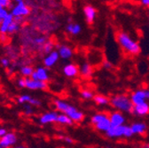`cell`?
Segmentation results:
<instances>
[{"label":"cell","mask_w":149,"mask_h":148,"mask_svg":"<svg viewBox=\"0 0 149 148\" xmlns=\"http://www.w3.org/2000/svg\"><path fill=\"white\" fill-rule=\"evenodd\" d=\"M14 148H27V147H25L23 145H18V146H15Z\"/></svg>","instance_id":"39"},{"label":"cell","mask_w":149,"mask_h":148,"mask_svg":"<svg viewBox=\"0 0 149 148\" xmlns=\"http://www.w3.org/2000/svg\"><path fill=\"white\" fill-rule=\"evenodd\" d=\"M146 99H147L146 90H139L133 92L132 96H130V101H132L133 106H137V105L145 103Z\"/></svg>","instance_id":"10"},{"label":"cell","mask_w":149,"mask_h":148,"mask_svg":"<svg viewBox=\"0 0 149 148\" xmlns=\"http://www.w3.org/2000/svg\"><path fill=\"white\" fill-rule=\"evenodd\" d=\"M9 41V38L7 34H2L0 33V42L3 44H7Z\"/></svg>","instance_id":"34"},{"label":"cell","mask_w":149,"mask_h":148,"mask_svg":"<svg viewBox=\"0 0 149 148\" xmlns=\"http://www.w3.org/2000/svg\"><path fill=\"white\" fill-rule=\"evenodd\" d=\"M79 73L84 77H90L92 75V67L90 64L84 63L79 69Z\"/></svg>","instance_id":"23"},{"label":"cell","mask_w":149,"mask_h":148,"mask_svg":"<svg viewBox=\"0 0 149 148\" xmlns=\"http://www.w3.org/2000/svg\"><path fill=\"white\" fill-rule=\"evenodd\" d=\"M48 87L47 83L41 82L37 80H33L32 78H27L26 83V88L31 90H46Z\"/></svg>","instance_id":"11"},{"label":"cell","mask_w":149,"mask_h":148,"mask_svg":"<svg viewBox=\"0 0 149 148\" xmlns=\"http://www.w3.org/2000/svg\"><path fill=\"white\" fill-rule=\"evenodd\" d=\"M10 13L13 16V18L25 19L31 13V8L29 6V3H26L22 0H17L10 9Z\"/></svg>","instance_id":"2"},{"label":"cell","mask_w":149,"mask_h":148,"mask_svg":"<svg viewBox=\"0 0 149 148\" xmlns=\"http://www.w3.org/2000/svg\"><path fill=\"white\" fill-rule=\"evenodd\" d=\"M31 96L29 95H27V94H24V95H21V96H19L18 99H17V101L19 104H21V105H24V104H29V100L31 99Z\"/></svg>","instance_id":"28"},{"label":"cell","mask_w":149,"mask_h":148,"mask_svg":"<svg viewBox=\"0 0 149 148\" xmlns=\"http://www.w3.org/2000/svg\"><path fill=\"white\" fill-rule=\"evenodd\" d=\"M57 122L60 124H63V125H72L73 124V121L65 114H59Z\"/></svg>","instance_id":"26"},{"label":"cell","mask_w":149,"mask_h":148,"mask_svg":"<svg viewBox=\"0 0 149 148\" xmlns=\"http://www.w3.org/2000/svg\"><path fill=\"white\" fill-rule=\"evenodd\" d=\"M17 142V136L13 132H7L3 138H0V145L3 148H10Z\"/></svg>","instance_id":"7"},{"label":"cell","mask_w":149,"mask_h":148,"mask_svg":"<svg viewBox=\"0 0 149 148\" xmlns=\"http://www.w3.org/2000/svg\"><path fill=\"white\" fill-rule=\"evenodd\" d=\"M130 128H132V131L133 134H143L146 131V125L142 122L133 123L132 126H130Z\"/></svg>","instance_id":"22"},{"label":"cell","mask_w":149,"mask_h":148,"mask_svg":"<svg viewBox=\"0 0 149 148\" xmlns=\"http://www.w3.org/2000/svg\"><path fill=\"white\" fill-rule=\"evenodd\" d=\"M91 122L94 124L97 129L100 131L107 132L111 127V122L109 116L104 113L96 114L91 117Z\"/></svg>","instance_id":"4"},{"label":"cell","mask_w":149,"mask_h":148,"mask_svg":"<svg viewBox=\"0 0 149 148\" xmlns=\"http://www.w3.org/2000/svg\"><path fill=\"white\" fill-rule=\"evenodd\" d=\"M141 3H142L144 6H148V7H149V0H142Z\"/></svg>","instance_id":"38"},{"label":"cell","mask_w":149,"mask_h":148,"mask_svg":"<svg viewBox=\"0 0 149 148\" xmlns=\"http://www.w3.org/2000/svg\"><path fill=\"white\" fill-rule=\"evenodd\" d=\"M59 138L65 141V142H67V143H69V144L73 143V139L71 138H68V137H59Z\"/></svg>","instance_id":"35"},{"label":"cell","mask_w":149,"mask_h":148,"mask_svg":"<svg viewBox=\"0 0 149 148\" xmlns=\"http://www.w3.org/2000/svg\"><path fill=\"white\" fill-rule=\"evenodd\" d=\"M81 96L84 99H92L93 98H94V95H93V93H92L91 90H82Z\"/></svg>","instance_id":"29"},{"label":"cell","mask_w":149,"mask_h":148,"mask_svg":"<svg viewBox=\"0 0 149 148\" xmlns=\"http://www.w3.org/2000/svg\"><path fill=\"white\" fill-rule=\"evenodd\" d=\"M93 99H94V101L100 106H104V105H107L108 103H110V100L103 95H96L94 96Z\"/></svg>","instance_id":"27"},{"label":"cell","mask_w":149,"mask_h":148,"mask_svg":"<svg viewBox=\"0 0 149 148\" xmlns=\"http://www.w3.org/2000/svg\"><path fill=\"white\" fill-rule=\"evenodd\" d=\"M84 13L86 18V21L88 23H92L95 20L96 17V10L93 8L91 6H86L84 8Z\"/></svg>","instance_id":"18"},{"label":"cell","mask_w":149,"mask_h":148,"mask_svg":"<svg viewBox=\"0 0 149 148\" xmlns=\"http://www.w3.org/2000/svg\"><path fill=\"white\" fill-rule=\"evenodd\" d=\"M63 74L68 77H74L79 74V68L74 64H68L63 67Z\"/></svg>","instance_id":"14"},{"label":"cell","mask_w":149,"mask_h":148,"mask_svg":"<svg viewBox=\"0 0 149 148\" xmlns=\"http://www.w3.org/2000/svg\"><path fill=\"white\" fill-rule=\"evenodd\" d=\"M59 58H60V55L57 51H53L51 53H49L48 55H46L43 60L45 67H46V68L52 67L56 63L58 62Z\"/></svg>","instance_id":"9"},{"label":"cell","mask_w":149,"mask_h":148,"mask_svg":"<svg viewBox=\"0 0 149 148\" xmlns=\"http://www.w3.org/2000/svg\"><path fill=\"white\" fill-rule=\"evenodd\" d=\"M7 133V131L5 128H0V138H3Z\"/></svg>","instance_id":"37"},{"label":"cell","mask_w":149,"mask_h":148,"mask_svg":"<svg viewBox=\"0 0 149 148\" xmlns=\"http://www.w3.org/2000/svg\"><path fill=\"white\" fill-rule=\"evenodd\" d=\"M111 105L115 108L118 109L119 111H123V112L130 113L133 111V104L125 95H118L114 98H112L110 100Z\"/></svg>","instance_id":"3"},{"label":"cell","mask_w":149,"mask_h":148,"mask_svg":"<svg viewBox=\"0 0 149 148\" xmlns=\"http://www.w3.org/2000/svg\"><path fill=\"white\" fill-rule=\"evenodd\" d=\"M0 148H3V147H2V146H1V145H0Z\"/></svg>","instance_id":"41"},{"label":"cell","mask_w":149,"mask_h":148,"mask_svg":"<svg viewBox=\"0 0 149 148\" xmlns=\"http://www.w3.org/2000/svg\"><path fill=\"white\" fill-rule=\"evenodd\" d=\"M10 13V11L6 8H0V23L3 22L5 18Z\"/></svg>","instance_id":"31"},{"label":"cell","mask_w":149,"mask_h":148,"mask_svg":"<svg viewBox=\"0 0 149 148\" xmlns=\"http://www.w3.org/2000/svg\"><path fill=\"white\" fill-rule=\"evenodd\" d=\"M0 63H1V65L4 67L8 68L11 66V60L8 57H3V58H1V60H0Z\"/></svg>","instance_id":"32"},{"label":"cell","mask_w":149,"mask_h":148,"mask_svg":"<svg viewBox=\"0 0 149 148\" xmlns=\"http://www.w3.org/2000/svg\"><path fill=\"white\" fill-rule=\"evenodd\" d=\"M33 80H37L41 82H47L49 80V73L48 69L45 67H38L34 70L31 77Z\"/></svg>","instance_id":"6"},{"label":"cell","mask_w":149,"mask_h":148,"mask_svg":"<svg viewBox=\"0 0 149 148\" xmlns=\"http://www.w3.org/2000/svg\"><path fill=\"white\" fill-rule=\"evenodd\" d=\"M117 40L119 42V44H121V46L127 51L129 53L132 54H139L140 51V47L139 45V44L137 42H135L130 36L126 34V33H119L117 35Z\"/></svg>","instance_id":"1"},{"label":"cell","mask_w":149,"mask_h":148,"mask_svg":"<svg viewBox=\"0 0 149 148\" xmlns=\"http://www.w3.org/2000/svg\"><path fill=\"white\" fill-rule=\"evenodd\" d=\"M132 112L135 115H139V116L146 115L149 114V105L146 102H145V103H142V104L134 106Z\"/></svg>","instance_id":"17"},{"label":"cell","mask_w":149,"mask_h":148,"mask_svg":"<svg viewBox=\"0 0 149 148\" xmlns=\"http://www.w3.org/2000/svg\"><path fill=\"white\" fill-rule=\"evenodd\" d=\"M23 20H25V19H21V18H14L13 22L12 23V25L10 26V28L8 29L7 35H14L18 31H20V29H21V28L22 26Z\"/></svg>","instance_id":"19"},{"label":"cell","mask_w":149,"mask_h":148,"mask_svg":"<svg viewBox=\"0 0 149 148\" xmlns=\"http://www.w3.org/2000/svg\"><path fill=\"white\" fill-rule=\"evenodd\" d=\"M111 126H123L125 122L124 116L120 112H114L109 116Z\"/></svg>","instance_id":"13"},{"label":"cell","mask_w":149,"mask_h":148,"mask_svg":"<svg viewBox=\"0 0 149 148\" xmlns=\"http://www.w3.org/2000/svg\"><path fill=\"white\" fill-rule=\"evenodd\" d=\"M0 8H2V7H1V6H0Z\"/></svg>","instance_id":"42"},{"label":"cell","mask_w":149,"mask_h":148,"mask_svg":"<svg viewBox=\"0 0 149 148\" xmlns=\"http://www.w3.org/2000/svg\"><path fill=\"white\" fill-rule=\"evenodd\" d=\"M65 115H67L73 121V122H81V121H83V119L84 117V115L81 112V111L77 110L76 107L71 105L69 106L68 110L65 112Z\"/></svg>","instance_id":"8"},{"label":"cell","mask_w":149,"mask_h":148,"mask_svg":"<svg viewBox=\"0 0 149 148\" xmlns=\"http://www.w3.org/2000/svg\"><path fill=\"white\" fill-rule=\"evenodd\" d=\"M34 70L35 68L30 65H24L20 67V73L24 78H30L34 73Z\"/></svg>","instance_id":"20"},{"label":"cell","mask_w":149,"mask_h":148,"mask_svg":"<svg viewBox=\"0 0 149 148\" xmlns=\"http://www.w3.org/2000/svg\"><path fill=\"white\" fill-rule=\"evenodd\" d=\"M59 114L56 112H47L43 114L39 117V122L42 125H45L48 123H52V122H57Z\"/></svg>","instance_id":"12"},{"label":"cell","mask_w":149,"mask_h":148,"mask_svg":"<svg viewBox=\"0 0 149 148\" xmlns=\"http://www.w3.org/2000/svg\"><path fill=\"white\" fill-rule=\"evenodd\" d=\"M146 96H147V99H149V90H146Z\"/></svg>","instance_id":"40"},{"label":"cell","mask_w":149,"mask_h":148,"mask_svg":"<svg viewBox=\"0 0 149 148\" xmlns=\"http://www.w3.org/2000/svg\"><path fill=\"white\" fill-rule=\"evenodd\" d=\"M103 66H104V67L107 68V69H110V68H112V67H113L112 63L109 62V61H104V62H103Z\"/></svg>","instance_id":"36"},{"label":"cell","mask_w":149,"mask_h":148,"mask_svg":"<svg viewBox=\"0 0 149 148\" xmlns=\"http://www.w3.org/2000/svg\"><path fill=\"white\" fill-rule=\"evenodd\" d=\"M26 83H27V78H24V77L19 78L17 81V84L20 88H26Z\"/></svg>","instance_id":"33"},{"label":"cell","mask_w":149,"mask_h":148,"mask_svg":"<svg viewBox=\"0 0 149 148\" xmlns=\"http://www.w3.org/2000/svg\"><path fill=\"white\" fill-rule=\"evenodd\" d=\"M69 106L70 105L68 103H67L63 100H60V99L54 100V106H55L56 110L59 111V112H61V114H65V112L68 110Z\"/></svg>","instance_id":"21"},{"label":"cell","mask_w":149,"mask_h":148,"mask_svg":"<svg viewBox=\"0 0 149 148\" xmlns=\"http://www.w3.org/2000/svg\"><path fill=\"white\" fill-rule=\"evenodd\" d=\"M23 106V113L26 115H31L34 113V109L33 106L29 104H24Z\"/></svg>","instance_id":"30"},{"label":"cell","mask_w":149,"mask_h":148,"mask_svg":"<svg viewBox=\"0 0 149 148\" xmlns=\"http://www.w3.org/2000/svg\"><path fill=\"white\" fill-rule=\"evenodd\" d=\"M58 53L60 57L64 60H68L73 56V51L68 45H59L58 46Z\"/></svg>","instance_id":"16"},{"label":"cell","mask_w":149,"mask_h":148,"mask_svg":"<svg viewBox=\"0 0 149 148\" xmlns=\"http://www.w3.org/2000/svg\"><path fill=\"white\" fill-rule=\"evenodd\" d=\"M82 28L81 26L79 24H76V23H69L67 26V31L74 35H77L78 34H80Z\"/></svg>","instance_id":"24"},{"label":"cell","mask_w":149,"mask_h":148,"mask_svg":"<svg viewBox=\"0 0 149 148\" xmlns=\"http://www.w3.org/2000/svg\"><path fill=\"white\" fill-rule=\"evenodd\" d=\"M13 21H14L13 16L11 13H9L3 20V22L0 23V33L7 34L8 29H9L10 26L12 25V23L13 22Z\"/></svg>","instance_id":"15"},{"label":"cell","mask_w":149,"mask_h":148,"mask_svg":"<svg viewBox=\"0 0 149 148\" xmlns=\"http://www.w3.org/2000/svg\"><path fill=\"white\" fill-rule=\"evenodd\" d=\"M53 48H54V44L52 41L47 40L46 43L42 46V48L40 49V51L43 52L45 55H48L49 53H51L52 51H53Z\"/></svg>","instance_id":"25"},{"label":"cell","mask_w":149,"mask_h":148,"mask_svg":"<svg viewBox=\"0 0 149 148\" xmlns=\"http://www.w3.org/2000/svg\"><path fill=\"white\" fill-rule=\"evenodd\" d=\"M107 136L109 138H121L126 137L130 138L133 135L132 128L123 125V126H111L110 129L106 132Z\"/></svg>","instance_id":"5"}]
</instances>
